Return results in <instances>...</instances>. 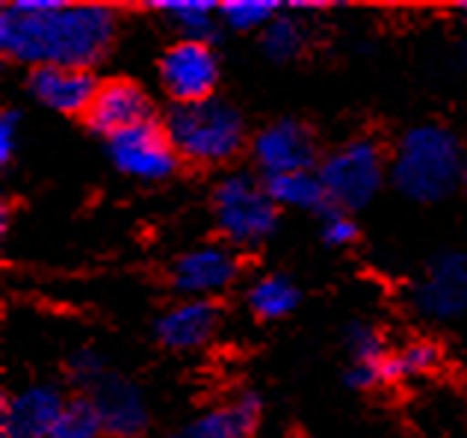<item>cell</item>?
Masks as SVG:
<instances>
[{
	"instance_id": "3",
	"label": "cell",
	"mask_w": 467,
	"mask_h": 438,
	"mask_svg": "<svg viewBox=\"0 0 467 438\" xmlns=\"http://www.w3.org/2000/svg\"><path fill=\"white\" fill-rule=\"evenodd\" d=\"M163 128L181 161L195 166L228 163L245 145V119L237 107L223 99L171 104Z\"/></svg>"
},
{
	"instance_id": "15",
	"label": "cell",
	"mask_w": 467,
	"mask_h": 438,
	"mask_svg": "<svg viewBox=\"0 0 467 438\" xmlns=\"http://www.w3.org/2000/svg\"><path fill=\"white\" fill-rule=\"evenodd\" d=\"M101 83L92 71L68 68V66H42L33 68L27 78V89L42 107L63 116H86L95 101V92Z\"/></svg>"
},
{
	"instance_id": "1",
	"label": "cell",
	"mask_w": 467,
	"mask_h": 438,
	"mask_svg": "<svg viewBox=\"0 0 467 438\" xmlns=\"http://www.w3.org/2000/svg\"><path fill=\"white\" fill-rule=\"evenodd\" d=\"M119 33L116 12L104 4L12 0L0 12V51L33 68L101 63Z\"/></svg>"
},
{
	"instance_id": "5",
	"label": "cell",
	"mask_w": 467,
	"mask_h": 438,
	"mask_svg": "<svg viewBox=\"0 0 467 438\" xmlns=\"http://www.w3.org/2000/svg\"><path fill=\"white\" fill-rule=\"evenodd\" d=\"M331 208L361 211L390 181V157L373 137H355L328 151L317 166Z\"/></svg>"
},
{
	"instance_id": "9",
	"label": "cell",
	"mask_w": 467,
	"mask_h": 438,
	"mask_svg": "<svg viewBox=\"0 0 467 438\" xmlns=\"http://www.w3.org/2000/svg\"><path fill=\"white\" fill-rule=\"evenodd\" d=\"M252 161L264 178L311 172L319 166V145L314 130L299 119L269 121L252 137Z\"/></svg>"
},
{
	"instance_id": "8",
	"label": "cell",
	"mask_w": 467,
	"mask_h": 438,
	"mask_svg": "<svg viewBox=\"0 0 467 438\" xmlns=\"http://www.w3.org/2000/svg\"><path fill=\"white\" fill-rule=\"evenodd\" d=\"M223 66L211 42L181 39L160 57V87L175 104L216 99Z\"/></svg>"
},
{
	"instance_id": "29",
	"label": "cell",
	"mask_w": 467,
	"mask_h": 438,
	"mask_svg": "<svg viewBox=\"0 0 467 438\" xmlns=\"http://www.w3.org/2000/svg\"><path fill=\"white\" fill-rule=\"evenodd\" d=\"M464 187H467V157H464Z\"/></svg>"
},
{
	"instance_id": "10",
	"label": "cell",
	"mask_w": 467,
	"mask_h": 438,
	"mask_svg": "<svg viewBox=\"0 0 467 438\" xmlns=\"http://www.w3.org/2000/svg\"><path fill=\"white\" fill-rule=\"evenodd\" d=\"M237 276L240 258L228 243H202L181 252L169 266V282L183 299H211L228 290Z\"/></svg>"
},
{
	"instance_id": "11",
	"label": "cell",
	"mask_w": 467,
	"mask_h": 438,
	"mask_svg": "<svg viewBox=\"0 0 467 438\" xmlns=\"http://www.w3.org/2000/svg\"><path fill=\"white\" fill-rule=\"evenodd\" d=\"M154 121V101L137 80L109 78L95 92V101L86 113V125L98 137H116V133Z\"/></svg>"
},
{
	"instance_id": "18",
	"label": "cell",
	"mask_w": 467,
	"mask_h": 438,
	"mask_svg": "<svg viewBox=\"0 0 467 438\" xmlns=\"http://www.w3.org/2000/svg\"><path fill=\"white\" fill-rule=\"evenodd\" d=\"M299 299H302V290L296 287V282L281 273L257 276L254 282L245 287V306H249V311L264 323L290 318V314L299 308Z\"/></svg>"
},
{
	"instance_id": "21",
	"label": "cell",
	"mask_w": 467,
	"mask_h": 438,
	"mask_svg": "<svg viewBox=\"0 0 467 438\" xmlns=\"http://www.w3.org/2000/svg\"><path fill=\"white\" fill-rule=\"evenodd\" d=\"M441 364V347L435 340H409L402 349H390V356L385 361V385L402 382V380H417L438 370Z\"/></svg>"
},
{
	"instance_id": "27",
	"label": "cell",
	"mask_w": 467,
	"mask_h": 438,
	"mask_svg": "<svg viewBox=\"0 0 467 438\" xmlns=\"http://www.w3.org/2000/svg\"><path fill=\"white\" fill-rule=\"evenodd\" d=\"M18 145H21V113L9 107L0 113V163L9 166L16 161Z\"/></svg>"
},
{
	"instance_id": "14",
	"label": "cell",
	"mask_w": 467,
	"mask_h": 438,
	"mask_svg": "<svg viewBox=\"0 0 467 438\" xmlns=\"http://www.w3.org/2000/svg\"><path fill=\"white\" fill-rule=\"evenodd\" d=\"M86 394L101 412L104 433L109 438H140L149 430V400L128 376L107 370Z\"/></svg>"
},
{
	"instance_id": "25",
	"label": "cell",
	"mask_w": 467,
	"mask_h": 438,
	"mask_svg": "<svg viewBox=\"0 0 467 438\" xmlns=\"http://www.w3.org/2000/svg\"><path fill=\"white\" fill-rule=\"evenodd\" d=\"M319 237H323L326 246H349V243L358 240V225H355L352 214L340 211V208H328L319 216Z\"/></svg>"
},
{
	"instance_id": "16",
	"label": "cell",
	"mask_w": 467,
	"mask_h": 438,
	"mask_svg": "<svg viewBox=\"0 0 467 438\" xmlns=\"http://www.w3.org/2000/svg\"><path fill=\"white\" fill-rule=\"evenodd\" d=\"M264 403L254 391H243L223 406H213L202 415L181 423L166 438H252L261 421Z\"/></svg>"
},
{
	"instance_id": "6",
	"label": "cell",
	"mask_w": 467,
	"mask_h": 438,
	"mask_svg": "<svg viewBox=\"0 0 467 438\" xmlns=\"http://www.w3.org/2000/svg\"><path fill=\"white\" fill-rule=\"evenodd\" d=\"M107 154L121 175L145 181V184H157V181L171 178L181 163L163 121H157V119L109 137Z\"/></svg>"
},
{
	"instance_id": "23",
	"label": "cell",
	"mask_w": 467,
	"mask_h": 438,
	"mask_svg": "<svg viewBox=\"0 0 467 438\" xmlns=\"http://www.w3.org/2000/svg\"><path fill=\"white\" fill-rule=\"evenodd\" d=\"M278 9L281 4L275 0H225L219 4V21L237 33H264L281 16Z\"/></svg>"
},
{
	"instance_id": "13",
	"label": "cell",
	"mask_w": 467,
	"mask_h": 438,
	"mask_svg": "<svg viewBox=\"0 0 467 438\" xmlns=\"http://www.w3.org/2000/svg\"><path fill=\"white\" fill-rule=\"evenodd\" d=\"M219 328L223 308L213 299H181L154 320V338L169 352H195L213 344Z\"/></svg>"
},
{
	"instance_id": "24",
	"label": "cell",
	"mask_w": 467,
	"mask_h": 438,
	"mask_svg": "<svg viewBox=\"0 0 467 438\" xmlns=\"http://www.w3.org/2000/svg\"><path fill=\"white\" fill-rule=\"evenodd\" d=\"M101 435H107L104 421L98 406L92 403V397L80 394V397L66 400V409H63V415H59L51 438H101Z\"/></svg>"
},
{
	"instance_id": "4",
	"label": "cell",
	"mask_w": 467,
	"mask_h": 438,
	"mask_svg": "<svg viewBox=\"0 0 467 438\" xmlns=\"http://www.w3.org/2000/svg\"><path fill=\"white\" fill-rule=\"evenodd\" d=\"M213 219L231 249H257L275 235L278 208L266 184L249 172H231L213 187Z\"/></svg>"
},
{
	"instance_id": "19",
	"label": "cell",
	"mask_w": 467,
	"mask_h": 438,
	"mask_svg": "<svg viewBox=\"0 0 467 438\" xmlns=\"http://www.w3.org/2000/svg\"><path fill=\"white\" fill-rule=\"evenodd\" d=\"M264 184H266L269 199L275 202V208H290V211H305V214H319V216L331 208L328 193L317 169H311V172L264 178Z\"/></svg>"
},
{
	"instance_id": "7",
	"label": "cell",
	"mask_w": 467,
	"mask_h": 438,
	"mask_svg": "<svg viewBox=\"0 0 467 438\" xmlns=\"http://www.w3.org/2000/svg\"><path fill=\"white\" fill-rule=\"evenodd\" d=\"M411 306L426 320L452 323L467 318V252H441L411 285Z\"/></svg>"
},
{
	"instance_id": "17",
	"label": "cell",
	"mask_w": 467,
	"mask_h": 438,
	"mask_svg": "<svg viewBox=\"0 0 467 438\" xmlns=\"http://www.w3.org/2000/svg\"><path fill=\"white\" fill-rule=\"evenodd\" d=\"M343 344H347L349 352L343 382L355 388V391H370V388L385 385V361L390 356V349L385 335L373 323L367 320L349 323L347 335H343Z\"/></svg>"
},
{
	"instance_id": "2",
	"label": "cell",
	"mask_w": 467,
	"mask_h": 438,
	"mask_svg": "<svg viewBox=\"0 0 467 438\" xmlns=\"http://www.w3.org/2000/svg\"><path fill=\"white\" fill-rule=\"evenodd\" d=\"M464 145L447 125L423 121L400 137L390 154V184L411 202H441L464 184Z\"/></svg>"
},
{
	"instance_id": "28",
	"label": "cell",
	"mask_w": 467,
	"mask_h": 438,
	"mask_svg": "<svg viewBox=\"0 0 467 438\" xmlns=\"http://www.w3.org/2000/svg\"><path fill=\"white\" fill-rule=\"evenodd\" d=\"M456 9H459V16H462V18L467 21V0H464V4H459Z\"/></svg>"
},
{
	"instance_id": "22",
	"label": "cell",
	"mask_w": 467,
	"mask_h": 438,
	"mask_svg": "<svg viewBox=\"0 0 467 438\" xmlns=\"http://www.w3.org/2000/svg\"><path fill=\"white\" fill-rule=\"evenodd\" d=\"M308 24L299 16H278L261 33V47L273 63H290L308 47Z\"/></svg>"
},
{
	"instance_id": "12",
	"label": "cell",
	"mask_w": 467,
	"mask_h": 438,
	"mask_svg": "<svg viewBox=\"0 0 467 438\" xmlns=\"http://www.w3.org/2000/svg\"><path fill=\"white\" fill-rule=\"evenodd\" d=\"M66 397L51 382H33L12 391L0 412V435L4 438H51Z\"/></svg>"
},
{
	"instance_id": "26",
	"label": "cell",
	"mask_w": 467,
	"mask_h": 438,
	"mask_svg": "<svg viewBox=\"0 0 467 438\" xmlns=\"http://www.w3.org/2000/svg\"><path fill=\"white\" fill-rule=\"evenodd\" d=\"M107 370L109 368L104 364V359L98 356L92 347H83L68 359V380L75 382L78 388H86V391H89V388L101 380Z\"/></svg>"
},
{
	"instance_id": "20",
	"label": "cell",
	"mask_w": 467,
	"mask_h": 438,
	"mask_svg": "<svg viewBox=\"0 0 467 438\" xmlns=\"http://www.w3.org/2000/svg\"><path fill=\"white\" fill-rule=\"evenodd\" d=\"M151 9L192 42H211L219 21V4L213 0H154Z\"/></svg>"
}]
</instances>
